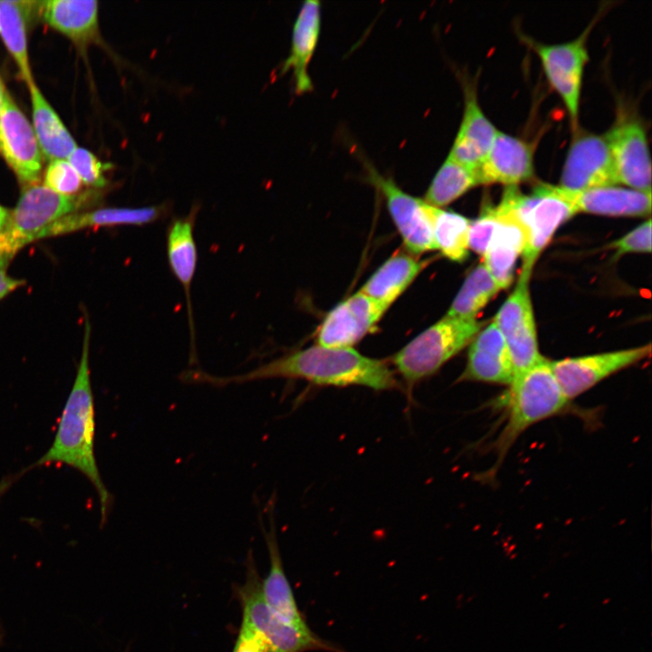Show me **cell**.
I'll use <instances>...</instances> for the list:
<instances>
[{
    "label": "cell",
    "instance_id": "30bf717a",
    "mask_svg": "<svg viewBox=\"0 0 652 652\" xmlns=\"http://www.w3.org/2000/svg\"><path fill=\"white\" fill-rule=\"evenodd\" d=\"M367 180L384 197L388 209L404 244L413 254L436 249L433 236L430 206L399 188L390 177H384L366 164Z\"/></svg>",
    "mask_w": 652,
    "mask_h": 652
},
{
    "label": "cell",
    "instance_id": "ac0fdd59",
    "mask_svg": "<svg viewBox=\"0 0 652 652\" xmlns=\"http://www.w3.org/2000/svg\"><path fill=\"white\" fill-rule=\"evenodd\" d=\"M463 87V118L448 155L478 174L479 167L492 146L497 129L478 103L475 84L465 81Z\"/></svg>",
    "mask_w": 652,
    "mask_h": 652
},
{
    "label": "cell",
    "instance_id": "603a6c76",
    "mask_svg": "<svg viewBox=\"0 0 652 652\" xmlns=\"http://www.w3.org/2000/svg\"><path fill=\"white\" fill-rule=\"evenodd\" d=\"M570 193L578 213L609 216H647L651 212V191L615 185Z\"/></svg>",
    "mask_w": 652,
    "mask_h": 652
},
{
    "label": "cell",
    "instance_id": "d6986e66",
    "mask_svg": "<svg viewBox=\"0 0 652 652\" xmlns=\"http://www.w3.org/2000/svg\"><path fill=\"white\" fill-rule=\"evenodd\" d=\"M495 206L497 223L482 263L501 291L513 283L515 264L523 254L525 237L523 227L513 209L503 200Z\"/></svg>",
    "mask_w": 652,
    "mask_h": 652
},
{
    "label": "cell",
    "instance_id": "8d00e7d4",
    "mask_svg": "<svg viewBox=\"0 0 652 652\" xmlns=\"http://www.w3.org/2000/svg\"><path fill=\"white\" fill-rule=\"evenodd\" d=\"M24 283L22 280L10 277L5 267L0 266V300Z\"/></svg>",
    "mask_w": 652,
    "mask_h": 652
},
{
    "label": "cell",
    "instance_id": "7c38bea8",
    "mask_svg": "<svg viewBox=\"0 0 652 652\" xmlns=\"http://www.w3.org/2000/svg\"><path fill=\"white\" fill-rule=\"evenodd\" d=\"M0 153L24 187L37 184L43 157L32 124L8 91L0 115Z\"/></svg>",
    "mask_w": 652,
    "mask_h": 652
},
{
    "label": "cell",
    "instance_id": "7a4b0ae2",
    "mask_svg": "<svg viewBox=\"0 0 652 652\" xmlns=\"http://www.w3.org/2000/svg\"><path fill=\"white\" fill-rule=\"evenodd\" d=\"M91 326L87 320L82 356L72 388L65 402L49 449L27 470L58 463L81 472L93 485L105 523L112 498L99 472L95 456V410L90 374Z\"/></svg>",
    "mask_w": 652,
    "mask_h": 652
},
{
    "label": "cell",
    "instance_id": "ba28073f",
    "mask_svg": "<svg viewBox=\"0 0 652 652\" xmlns=\"http://www.w3.org/2000/svg\"><path fill=\"white\" fill-rule=\"evenodd\" d=\"M244 603L243 624L262 638L266 652H340L338 647L316 636L308 626L295 625L275 614L265 602L261 587L254 584L246 590Z\"/></svg>",
    "mask_w": 652,
    "mask_h": 652
},
{
    "label": "cell",
    "instance_id": "83f0119b",
    "mask_svg": "<svg viewBox=\"0 0 652 652\" xmlns=\"http://www.w3.org/2000/svg\"><path fill=\"white\" fill-rule=\"evenodd\" d=\"M271 531L266 533V542L270 555V570L261 586L262 595L271 609L283 619L299 626H307L300 612L292 588L285 576L278 544L275 537L273 521L271 520Z\"/></svg>",
    "mask_w": 652,
    "mask_h": 652
},
{
    "label": "cell",
    "instance_id": "3957f363",
    "mask_svg": "<svg viewBox=\"0 0 652 652\" xmlns=\"http://www.w3.org/2000/svg\"><path fill=\"white\" fill-rule=\"evenodd\" d=\"M503 398L505 420L494 443L497 456L494 472L526 429L564 412L570 403L545 358L515 378Z\"/></svg>",
    "mask_w": 652,
    "mask_h": 652
},
{
    "label": "cell",
    "instance_id": "5b68a950",
    "mask_svg": "<svg viewBox=\"0 0 652 652\" xmlns=\"http://www.w3.org/2000/svg\"><path fill=\"white\" fill-rule=\"evenodd\" d=\"M97 197L95 191L65 197L43 185L24 187L15 207L0 229V266L6 267L14 255L35 241L47 226L77 213L94 202Z\"/></svg>",
    "mask_w": 652,
    "mask_h": 652
},
{
    "label": "cell",
    "instance_id": "4fadbf2b",
    "mask_svg": "<svg viewBox=\"0 0 652 652\" xmlns=\"http://www.w3.org/2000/svg\"><path fill=\"white\" fill-rule=\"evenodd\" d=\"M618 184L651 191V162L644 125L622 113L605 135Z\"/></svg>",
    "mask_w": 652,
    "mask_h": 652
},
{
    "label": "cell",
    "instance_id": "60d3db41",
    "mask_svg": "<svg viewBox=\"0 0 652 652\" xmlns=\"http://www.w3.org/2000/svg\"><path fill=\"white\" fill-rule=\"evenodd\" d=\"M0 632H1V630H0ZM0 638H1V635H0Z\"/></svg>",
    "mask_w": 652,
    "mask_h": 652
},
{
    "label": "cell",
    "instance_id": "ab89813d",
    "mask_svg": "<svg viewBox=\"0 0 652 652\" xmlns=\"http://www.w3.org/2000/svg\"><path fill=\"white\" fill-rule=\"evenodd\" d=\"M608 602H609V599H605L602 603L607 604Z\"/></svg>",
    "mask_w": 652,
    "mask_h": 652
},
{
    "label": "cell",
    "instance_id": "f35d334b",
    "mask_svg": "<svg viewBox=\"0 0 652 652\" xmlns=\"http://www.w3.org/2000/svg\"><path fill=\"white\" fill-rule=\"evenodd\" d=\"M7 91V90L5 89V86L3 81H2V79H1V77H0V115H1V112H2V108H3V103H4V98H5V91Z\"/></svg>",
    "mask_w": 652,
    "mask_h": 652
},
{
    "label": "cell",
    "instance_id": "d6a6232c",
    "mask_svg": "<svg viewBox=\"0 0 652 652\" xmlns=\"http://www.w3.org/2000/svg\"><path fill=\"white\" fill-rule=\"evenodd\" d=\"M67 160L84 185L92 188H102L107 185L104 172L110 168L111 165L103 163L90 150L77 147Z\"/></svg>",
    "mask_w": 652,
    "mask_h": 652
},
{
    "label": "cell",
    "instance_id": "2e32d148",
    "mask_svg": "<svg viewBox=\"0 0 652 652\" xmlns=\"http://www.w3.org/2000/svg\"><path fill=\"white\" fill-rule=\"evenodd\" d=\"M533 147L527 141L497 130L478 169L480 185L517 187L534 175Z\"/></svg>",
    "mask_w": 652,
    "mask_h": 652
},
{
    "label": "cell",
    "instance_id": "6da1fadb",
    "mask_svg": "<svg viewBox=\"0 0 652 652\" xmlns=\"http://www.w3.org/2000/svg\"><path fill=\"white\" fill-rule=\"evenodd\" d=\"M185 378L216 387L284 378L304 379L318 386H360L378 391L400 388L395 374L382 360L364 356L351 348L318 344L277 358L244 374L217 377L192 371L187 372Z\"/></svg>",
    "mask_w": 652,
    "mask_h": 652
},
{
    "label": "cell",
    "instance_id": "5bb4252c",
    "mask_svg": "<svg viewBox=\"0 0 652 652\" xmlns=\"http://www.w3.org/2000/svg\"><path fill=\"white\" fill-rule=\"evenodd\" d=\"M605 136L579 131L568 151L560 187L570 191L618 185Z\"/></svg>",
    "mask_w": 652,
    "mask_h": 652
},
{
    "label": "cell",
    "instance_id": "8fae6325",
    "mask_svg": "<svg viewBox=\"0 0 652 652\" xmlns=\"http://www.w3.org/2000/svg\"><path fill=\"white\" fill-rule=\"evenodd\" d=\"M590 27L567 43H533L548 82L561 98L574 129L578 122L583 72L589 59L586 43Z\"/></svg>",
    "mask_w": 652,
    "mask_h": 652
},
{
    "label": "cell",
    "instance_id": "7402d4cb",
    "mask_svg": "<svg viewBox=\"0 0 652 652\" xmlns=\"http://www.w3.org/2000/svg\"><path fill=\"white\" fill-rule=\"evenodd\" d=\"M164 205L142 207H107L66 216L43 229L37 239L76 232L83 228L115 225H143L158 220Z\"/></svg>",
    "mask_w": 652,
    "mask_h": 652
},
{
    "label": "cell",
    "instance_id": "9c48e42d",
    "mask_svg": "<svg viewBox=\"0 0 652 652\" xmlns=\"http://www.w3.org/2000/svg\"><path fill=\"white\" fill-rule=\"evenodd\" d=\"M650 352L648 343L631 349L550 360V365L563 395L570 401L614 373L647 358Z\"/></svg>",
    "mask_w": 652,
    "mask_h": 652
},
{
    "label": "cell",
    "instance_id": "f546056e",
    "mask_svg": "<svg viewBox=\"0 0 652 652\" xmlns=\"http://www.w3.org/2000/svg\"><path fill=\"white\" fill-rule=\"evenodd\" d=\"M429 211L436 249L453 262H464L469 254L471 220L453 211L432 206Z\"/></svg>",
    "mask_w": 652,
    "mask_h": 652
},
{
    "label": "cell",
    "instance_id": "44dd1931",
    "mask_svg": "<svg viewBox=\"0 0 652 652\" xmlns=\"http://www.w3.org/2000/svg\"><path fill=\"white\" fill-rule=\"evenodd\" d=\"M321 30L320 2H304L295 20L290 55L284 61L282 73L292 71L298 94L312 90L308 66L315 52Z\"/></svg>",
    "mask_w": 652,
    "mask_h": 652
},
{
    "label": "cell",
    "instance_id": "9a60e30c",
    "mask_svg": "<svg viewBox=\"0 0 652 652\" xmlns=\"http://www.w3.org/2000/svg\"><path fill=\"white\" fill-rule=\"evenodd\" d=\"M387 309L359 291L329 312L319 328L317 344L351 348L375 326Z\"/></svg>",
    "mask_w": 652,
    "mask_h": 652
},
{
    "label": "cell",
    "instance_id": "4316f807",
    "mask_svg": "<svg viewBox=\"0 0 652 652\" xmlns=\"http://www.w3.org/2000/svg\"><path fill=\"white\" fill-rule=\"evenodd\" d=\"M195 216L176 218L167 232V255L169 267L182 285L188 305L191 335H193L190 290L197 271V249L194 236Z\"/></svg>",
    "mask_w": 652,
    "mask_h": 652
},
{
    "label": "cell",
    "instance_id": "cb8c5ba5",
    "mask_svg": "<svg viewBox=\"0 0 652 652\" xmlns=\"http://www.w3.org/2000/svg\"><path fill=\"white\" fill-rule=\"evenodd\" d=\"M27 86L32 102V126L43 157L50 161L68 159L77 148L74 139L34 81Z\"/></svg>",
    "mask_w": 652,
    "mask_h": 652
},
{
    "label": "cell",
    "instance_id": "74e56055",
    "mask_svg": "<svg viewBox=\"0 0 652 652\" xmlns=\"http://www.w3.org/2000/svg\"><path fill=\"white\" fill-rule=\"evenodd\" d=\"M9 214H10V211L7 208L0 206V229H2L4 227V225H5L7 219H8Z\"/></svg>",
    "mask_w": 652,
    "mask_h": 652
},
{
    "label": "cell",
    "instance_id": "e0dca14e",
    "mask_svg": "<svg viewBox=\"0 0 652 652\" xmlns=\"http://www.w3.org/2000/svg\"><path fill=\"white\" fill-rule=\"evenodd\" d=\"M510 354L503 335L492 321L469 344L459 381H481L510 386L514 379Z\"/></svg>",
    "mask_w": 652,
    "mask_h": 652
},
{
    "label": "cell",
    "instance_id": "277c9868",
    "mask_svg": "<svg viewBox=\"0 0 652 652\" xmlns=\"http://www.w3.org/2000/svg\"><path fill=\"white\" fill-rule=\"evenodd\" d=\"M501 200L513 209L523 227L520 276L530 279L539 255L556 230L578 213L571 193L560 186L541 183L529 194L517 187H507Z\"/></svg>",
    "mask_w": 652,
    "mask_h": 652
},
{
    "label": "cell",
    "instance_id": "d590c367",
    "mask_svg": "<svg viewBox=\"0 0 652 652\" xmlns=\"http://www.w3.org/2000/svg\"><path fill=\"white\" fill-rule=\"evenodd\" d=\"M234 652H266L262 638L252 628L242 624Z\"/></svg>",
    "mask_w": 652,
    "mask_h": 652
},
{
    "label": "cell",
    "instance_id": "836d02e7",
    "mask_svg": "<svg viewBox=\"0 0 652 652\" xmlns=\"http://www.w3.org/2000/svg\"><path fill=\"white\" fill-rule=\"evenodd\" d=\"M497 223L496 206L484 205L479 216L471 221L469 228V249L484 255Z\"/></svg>",
    "mask_w": 652,
    "mask_h": 652
},
{
    "label": "cell",
    "instance_id": "1f68e13d",
    "mask_svg": "<svg viewBox=\"0 0 652 652\" xmlns=\"http://www.w3.org/2000/svg\"><path fill=\"white\" fill-rule=\"evenodd\" d=\"M83 183L67 159L50 161L43 176V186L65 197H74Z\"/></svg>",
    "mask_w": 652,
    "mask_h": 652
},
{
    "label": "cell",
    "instance_id": "52a82bcc",
    "mask_svg": "<svg viewBox=\"0 0 652 652\" xmlns=\"http://www.w3.org/2000/svg\"><path fill=\"white\" fill-rule=\"evenodd\" d=\"M529 282L519 275L513 292L493 321L506 343L514 379L544 359L539 350Z\"/></svg>",
    "mask_w": 652,
    "mask_h": 652
},
{
    "label": "cell",
    "instance_id": "8992f818",
    "mask_svg": "<svg viewBox=\"0 0 652 652\" xmlns=\"http://www.w3.org/2000/svg\"><path fill=\"white\" fill-rule=\"evenodd\" d=\"M485 323L445 316L398 350L392 363L407 384V392L468 346Z\"/></svg>",
    "mask_w": 652,
    "mask_h": 652
},
{
    "label": "cell",
    "instance_id": "4dcf8cb0",
    "mask_svg": "<svg viewBox=\"0 0 652 652\" xmlns=\"http://www.w3.org/2000/svg\"><path fill=\"white\" fill-rule=\"evenodd\" d=\"M499 291L489 271L481 263L466 276L445 316L460 320H475L481 310Z\"/></svg>",
    "mask_w": 652,
    "mask_h": 652
},
{
    "label": "cell",
    "instance_id": "ffe728a7",
    "mask_svg": "<svg viewBox=\"0 0 652 652\" xmlns=\"http://www.w3.org/2000/svg\"><path fill=\"white\" fill-rule=\"evenodd\" d=\"M97 1H37V13L50 27L84 48L99 39Z\"/></svg>",
    "mask_w": 652,
    "mask_h": 652
},
{
    "label": "cell",
    "instance_id": "f1b7e54d",
    "mask_svg": "<svg viewBox=\"0 0 652 652\" xmlns=\"http://www.w3.org/2000/svg\"><path fill=\"white\" fill-rule=\"evenodd\" d=\"M477 185H480L477 172L448 155L432 179L423 200L441 208Z\"/></svg>",
    "mask_w": 652,
    "mask_h": 652
},
{
    "label": "cell",
    "instance_id": "d4e9b609",
    "mask_svg": "<svg viewBox=\"0 0 652 652\" xmlns=\"http://www.w3.org/2000/svg\"><path fill=\"white\" fill-rule=\"evenodd\" d=\"M426 265V260H417L408 254H396L375 271L360 292L388 308Z\"/></svg>",
    "mask_w": 652,
    "mask_h": 652
},
{
    "label": "cell",
    "instance_id": "484cf974",
    "mask_svg": "<svg viewBox=\"0 0 652 652\" xmlns=\"http://www.w3.org/2000/svg\"><path fill=\"white\" fill-rule=\"evenodd\" d=\"M37 1L0 0V37L14 59L22 80L34 82L27 46V27Z\"/></svg>",
    "mask_w": 652,
    "mask_h": 652
},
{
    "label": "cell",
    "instance_id": "e575fe53",
    "mask_svg": "<svg viewBox=\"0 0 652 652\" xmlns=\"http://www.w3.org/2000/svg\"><path fill=\"white\" fill-rule=\"evenodd\" d=\"M610 248L615 249L616 255L633 253L651 252V220L648 218L640 225L628 232L621 238L612 242Z\"/></svg>",
    "mask_w": 652,
    "mask_h": 652
}]
</instances>
